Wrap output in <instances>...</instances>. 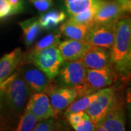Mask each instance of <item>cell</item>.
<instances>
[{"label":"cell","mask_w":131,"mask_h":131,"mask_svg":"<svg viewBox=\"0 0 131 131\" xmlns=\"http://www.w3.org/2000/svg\"><path fill=\"white\" fill-rule=\"evenodd\" d=\"M113 68L117 73L127 76L131 68V21L125 15L118 20L115 38L109 49Z\"/></svg>","instance_id":"6da1fadb"},{"label":"cell","mask_w":131,"mask_h":131,"mask_svg":"<svg viewBox=\"0 0 131 131\" xmlns=\"http://www.w3.org/2000/svg\"><path fill=\"white\" fill-rule=\"evenodd\" d=\"M31 93L17 71L0 84V96L4 98L9 112L16 117L22 115Z\"/></svg>","instance_id":"7a4b0ae2"},{"label":"cell","mask_w":131,"mask_h":131,"mask_svg":"<svg viewBox=\"0 0 131 131\" xmlns=\"http://www.w3.org/2000/svg\"><path fill=\"white\" fill-rule=\"evenodd\" d=\"M63 61L58 47H50L31 55L23 54L20 64L32 63L52 80L56 77Z\"/></svg>","instance_id":"3957f363"},{"label":"cell","mask_w":131,"mask_h":131,"mask_svg":"<svg viewBox=\"0 0 131 131\" xmlns=\"http://www.w3.org/2000/svg\"><path fill=\"white\" fill-rule=\"evenodd\" d=\"M117 76V72L113 67L101 69H87L84 84L73 87L77 91V98L110 86L116 80Z\"/></svg>","instance_id":"277c9868"},{"label":"cell","mask_w":131,"mask_h":131,"mask_svg":"<svg viewBox=\"0 0 131 131\" xmlns=\"http://www.w3.org/2000/svg\"><path fill=\"white\" fill-rule=\"evenodd\" d=\"M131 3L119 0H96L95 23L119 20L130 11Z\"/></svg>","instance_id":"5b68a950"},{"label":"cell","mask_w":131,"mask_h":131,"mask_svg":"<svg viewBox=\"0 0 131 131\" xmlns=\"http://www.w3.org/2000/svg\"><path fill=\"white\" fill-rule=\"evenodd\" d=\"M117 94L113 88L106 87L98 91L95 99L84 112L88 114L95 126L100 125L114 103Z\"/></svg>","instance_id":"8992f818"},{"label":"cell","mask_w":131,"mask_h":131,"mask_svg":"<svg viewBox=\"0 0 131 131\" xmlns=\"http://www.w3.org/2000/svg\"><path fill=\"white\" fill-rule=\"evenodd\" d=\"M86 70L80 60L63 61L57 75L56 83L59 86L73 88L83 84L86 79Z\"/></svg>","instance_id":"52a82bcc"},{"label":"cell","mask_w":131,"mask_h":131,"mask_svg":"<svg viewBox=\"0 0 131 131\" xmlns=\"http://www.w3.org/2000/svg\"><path fill=\"white\" fill-rule=\"evenodd\" d=\"M118 20L108 23H95L90 28L87 42L91 46L109 50L115 38Z\"/></svg>","instance_id":"ba28073f"},{"label":"cell","mask_w":131,"mask_h":131,"mask_svg":"<svg viewBox=\"0 0 131 131\" xmlns=\"http://www.w3.org/2000/svg\"><path fill=\"white\" fill-rule=\"evenodd\" d=\"M51 81L46 87L44 93L47 95L54 110L57 113L61 112L77 99V93L74 88L59 86L56 82L52 83Z\"/></svg>","instance_id":"9c48e42d"},{"label":"cell","mask_w":131,"mask_h":131,"mask_svg":"<svg viewBox=\"0 0 131 131\" xmlns=\"http://www.w3.org/2000/svg\"><path fill=\"white\" fill-rule=\"evenodd\" d=\"M17 72L31 91V93H44L51 80L42 71L32 63L20 64Z\"/></svg>","instance_id":"30bf717a"},{"label":"cell","mask_w":131,"mask_h":131,"mask_svg":"<svg viewBox=\"0 0 131 131\" xmlns=\"http://www.w3.org/2000/svg\"><path fill=\"white\" fill-rule=\"evenodd\" d=\"M25 108L32 113L38 122L56 117L58 114L51 106L47 95L45 93H32Z\"/></svg>","instance_id":"8fae6325"},{"label":"cell","mask_w":131,"mask_h":131,"mask_svg":"<svg viewBox=\"0 0 131 131\" xmlns=\"http://www.w3.org/2000/svg\"><path fill=\"white\" fill-rule=\"evenodd\" d=\"M80 61L86 69H101L113 67L110 58L109 50L102 47L90 46L81 57Z\"/></svg>","instance_id":"7c38bea8"},{"label":"cell","mask_w":131,"mask_h":131,"mask_svg":"<svg viewBox=\"0 0 131 131\" xmlns=\"http://www.w3.org/2000/svg\"><path fill=\"white\" fill-rule=\"evenodd\" d=\"M106 131H125V114L122 101L116 98L100 125Z\"/></svg>","instance_id":"4fadbf2b"},{"label":"cell","mask_w":131,"mask_h":131,"mask_svg":"<svg viewBox=\"0 0 131 131\" xmlns=\"http://www.w3.org/2000/svg\"><path fill=\"white\" fill-rule=\"evenodd\" d=\"M90 46L87 41L69 39L60 42L58 49L64 61H74L80 60Z\"/></svg>","instance_id":"5bb4252c"},{"label":"cell","mask_w":131,"mask_h":131,"mask_svg":"<svg viewBox=\"0 0 131 131\" xmlns=\"http://www.w3.org/2000/svg\"><path fill=\"white\" fill-rule=\"evenodd\" d=\"M20 48H15L13 51L5 54L0 59V84L9 78L20 64L23 58Z\"/></svg>","instance_id":"9a60e30c"},{"label":"cell","mask_w":131,"mask_h":131,"mask_svg":"<svg viewBox=\"0 0 131 131\" xmlns=\"http://www.w3.org/2000/svg\"><path fill=\"white\" fill-rule=\"evenodd\" d=\"M90 28L88 26L72 21L69 18L60 26L59 30L61 34L68 39L86 41Z\"/></svg>","instance_id":"2e32d148"},{"label":"cell","mask_w":131,"mask_h":131,"mask_svg":"<svg viewBox=\"0 0 131 131\" xmlns=\"http://www.w3.org/2000/svg\"><path fill=\"white\" fill-rule=\"evenodd\" d=\"M19 25L23 31V39L25 45L26 46L31 45L41 31V26L38 18L27 19L20 22Z\"/></svg>","instance_id":"e0dca14e"},{"label":"cell","mask_w":131,"mask_h":131,"mask_svg":"<svg viewBox=\"0 0 131 131\" xmlns=\"http://www.w3.org/2000/svg\"><path fill=\"white\" fill-rule=\"evenodd\" d=\"M66 15L63 11L52 10L42 15L38 20L41 28L45 29H52L61 22L65 20Z\"/></svg>","instance_id":"ac0fdd59"},{"label":"cell","mask_w":131,"mask_h":131,"mask_svg":"<svg viewBox=\"0 0 131 131\" xmlns=\"http://www.w3.org/2000/svg\"><path fill=\"white\" fill-rule=\"evenodd\" d=\"M61 34L60 33L55 32L49 34L47 36L41 39L37 44H35L28 51L26 52L24 55H31L35 52L41 51L44 49H46L47 47H58L59 43L61 42Z\"/></svg>","instance_id":"d6986e66"},{"label":"cell","mask_w":131,"mask_h":131,"mask_svg":"<svg viewBox=\"0 0 131 131\" xmlns=\"http://www.w3.org/2000/svg\"><path fill=\"white\" fill-rule=\"evenodd\" d=\"M97 95H98V91L82 96L81 98H79V99H77V100L76 99L74 101H73L66 109L65 115L66 116L71 113L85 111L89 107L91 103L95 99Z\"/></svg>","instance_id":"ffe728a7"},{"label":"cell","mask_w":131,"mask_h":131,"mask_svg":"<svg viewBox=\"0 0 131 131\" xmlns=\"http://www.w3.org/2000/svg\"><path fill=\"white\" fill-rule=\"evenodd\" d=\"M95 12H96V0H95L93 5L89 9L78 14L70 15L69 19L76 23L83 24L89 27H91L93 24H95Z\"/></svg>","instance_id":"44dd1931"},{"label":"cell","mask_w":131,"mask_h":131,"mask_svg":"<svg viewBox=\"0 0 131 131\" xmlns=\"http://www.w3.org/2000/svg\"><path fill=\"white\" fill-rule=\"evenodd\" d=\"M37 122V119L34 115L25 108L24 112L20 117L15 131H33Z\"/></svg>","instance_id":"7402d4cb"},{"label":"cell","mask_w":131,"mask_h":131,"mask_svg":"<svg viewBox=\"0 0 131 131\" xmlns=\"http://www.w3.org/2000/svg\"><path fill=\"white\" fill-rule=\"evenodd\" d=\"M94 2L95 0H74L65 4L68 13L72 15L89 9L93 5Z\"/></svg>","instance_id":"603a6c76"},{"label":"cell","mask_w":131,"mask_h":131,"mask_svg":"<svg viewBox=\"0 0 131 131\" xmlns=\"http://www.w3.org/2000/svg\"><path fill=\"white\" fill-rule=\"evenodd\" d=\"M58 123L55 117H52L38 122L33 131H58Z\"/></svg>","instance_id":"cb8c5ba5"},{"label":"cell","mask_w":131,"mask_h":131,"mask_svg":"<svg viewBox=\"0 0 131 131\" xmlns=\"http://www.w3.org/2000/svg\"><path fill=\"white\" fill-rule=\"evenodd\" d=\"M71 127L75 131H94L96 127L88 115Z\"/></svg>","instance_id":"d4e9b609"},{"label":"cell","mask_w":131,"mask_h":131,"mask_svg":"<svg viewBox=\"0 0 131 131\" xmlns=\"http://www.w3.org/2000/svg\"><path fill=\"white\" fill-rule=\"evenodd\" d=\"M13 14H15L14 10L8 2L7 0H0V19Z\"/></svg>","instance_id":"484cf974"},{"label":"cell","mask_w":131,"mask_h":131,"mask_svg":"<svg viewBox=\"0 0 131 131\" xmlns=\"http://www.w3.org/2000/svg\"><path fill=\"white\" fill-rule=\"evenodd\" d=\"M87 116H88V114L84 111H82V112H78L71 113L69 114L66 115V119H67V121L70 124L71 126H72L75 124L78 123Z\"/></svg>","instance_id":"4316f807"},{"label":"cell","mask_w":131,"mask_h":131,"mask_svg":"<svg viewBox=\"0 0 131 131\" xmlns=\"http://www.w3.org/2000/svg\"><path fill=\"white\" fill-rule=\"evenodd\" d=\"M34 6L39 12H45L51 7L53 2L52 0H33Z\"/></svg>","instance_id":"83f0119b"},{"label":"cell","mask_w":131,"mask_h":131,"mask_svg":"<svg viewBox=\"0 0 131 131\" xmlns=\"http://www.w3.org/2000/svg\"><path fill=\"white\" fill-rule=\"evenodd\" d=\"M9 5L13 7L15 13L21 12L24 9L23 0H7Z\"/></svg>","instance_id":"f1b7e54d"},{"label":"cell","mask_w":131,"mask_h":131,"mask_svg":"<svg viewBox=\"0 0 131 131\" xmlns=\"http://www.w3.org/2000/svg\"><path fill=\"white\" fill-rule=\"evenodd\" d=\"M94 131H106L105 130V129L103 128V127L101 126V125H98L95 127V130Z\"/></svg>","instance_id":"f546056e"},{"label":"cell","mask_w":131,"mask_h":131,"mask_svg":"<svg viewBox=\"0 0 131 131\" xmlns=\"http://www.w3.org/2000/svg\"><path fill=\"white\" fill-rule=\"evenodd\" d=\"M121 2H126V3H131L130 0H119Z\"/></svg>","instance_id":"4dcf8cb0"},{"label":"cell","mask_w":131,"mask_h":131,"mask_svg":"<svg viewBox=\"0 0 131 131\" xmlns=\"http://www.w3.org/2000/svg\"><path fill=\"white\" fill-rule=\"evenodd\" d=\"M64 1H65V3H67V2H70L74 1V0H64Z\"/></svg>","instance_id":"1f68e13d"},{"label":"cell","mask_w":131,"mask_h":131,"mask_svg":"<svg viewBox=\"0 0 131 131\" xmlns=\"http://www.w3.org/2000/svg\"><path fill=\"white\" fill-rule=\"evenodd\" d=\"M26 1H28V2H31L33 0H26Z\"/></svg>","instance_id":"d6a6232c"}]
</instances>
